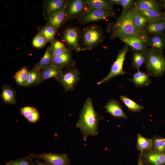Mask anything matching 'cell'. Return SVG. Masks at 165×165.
<instances>
[{"instance_id":"23","label":"cell","mask_w":165,"mask_h":165,"mask_svg":"<svg viewBox=\"0 0 165 165\" xmlns=\"http://www.w3.org/2000/svg\"><path fill=\"white\" fill-rule=\"evenodd\" d=\"M136 8L149 22L165 20L163 13L161 12L153 10H141Z\"/></svg>"},{"instance_id":"14","label":"cell","mask_w":165,"mask_h":165,"mask_svg":"<svg viewBox=\"0 0 165 165\" xmlns=\"http://www.w3.org/2000/svg\"><path fill=\"white\" fill-rule=\"evenodd\" d=\"M107 112L113 117L117 118H127L119 102L115 100L111 99L105 106Z\"/></svg>"},{"instance_id":"36","label":"cell","mask_w":165,"mask_h":165,"mask_svg":"<svg viewBox=\"0 0 165 165\" xmlns=\"http://www.w3.org/2000/svg\"><path fill=\"white\" fill-rule=\"evenodd\" d=\"M154 148L156 151L165 152V138L157 139L154 141Z\"/></svg>"},{"instance_id":"10","label":"cell","mask_w":165,"mask_h":165,"mask_svg":"<svg viewBox=\"0 0 165 165\" xmlns=\"http://www.w3.org/2000/svg\"><path fill=\"white\" fill-rule=\"evenodd\" d=\"M80 37L79 30L75 27H68L63 32L64 41L72 49L77 52L81 51L79 43Z\"/></svg>"},{"instance_id":"13","label":"cell","mask_w":165,"mask_h":165,"mask_svg":"<svg viewBox=\"0 0 165 165\" xmlns=\"http://www.w3.org/2000/svg\"><path fill=\"white\" fill-rule=\"evenodd\" d=\"M133 7L145 10H153L161 12L163 8L161 1L156 0H137L133 1Z\"/></svg>"},{"instance_id":"37","label":"cell","mask_w":165,"mask_h":165,"mask_svg":"<svg viewBox=\"0 0 165 165\" xmlns=\"http://www.w3.org/2000/svg\"><path fill=\"white\" fill-rule=\"evenodd\" d=\"M36 109V108L34 107L25 106L20 108V112L21 115L27 118Z\"/></svg>"},{"instance_id":"17","label":"cell","mask_w":165,"mask_h":165,"mask_svg":"<svg viewBox=\"0 0 165 165\" xmlns=\"http://www.w3.org/2000/svg\"><path fill=\"white\" fill-rule=\"evenodd\" d=\"M66 20V13L65 8L54 12L48 16V23L52 25L57 30Z\"/></svg>"},{"instance_id":"32","label":"cell","mask_w":165,"mask_h":165,"mask_svg":"<svg viewBox=\"0 0 165 165\" xmlns=\"http://www.w3.org/2000/svg\"><path fill=\"white\" fill-rule=\"evenodd\" d=\"M120 99L128 109L132 112H139L144 108L143 106L137 103L125 95L121 96Z\"/></svg>"},{"instance_id":"27","label":"cell","mask_w":165,"mask_h":165,"mask_svg":"<svg viewBox=\"0 0 165 165\" xmlns=\"http://www.w3.org/2000/svg\"><path fill=\"white\" fill-rule=\"evenodd\" d=\"M40 70L34 68L29 71L28 78L26 84L27 87L38 85L42 82Z\"/></svg>"},{"instance_id":"38","label":"cell","mask_w":165,"mask_h":165,"mask_svg":"<svg viewBox=\"0 0 165 165\" xmlns=\"http://www.w3.org/2000/svg\"><path fill=\"white\" fill-rule=\"evenodd\" d=\"M40 116V114L38 111L36 109L26 119L29 122L35 123L39 120Z\"/></svg>"},{"instance_id":"29","label":"cell","mask_w":165,"mask_h":165,"mask_svg":"<svg viewBox=\"0 0 165 165\" xmlns=\"http://www.w3.org/2000/svg\"><path fill=\"white\" fill-rule=\"evenodd\" d=\"M57 30L48 23L40 29L39 32L45 37L47 42L51 43L54 40Z\"/></svg>"},{"instance_id":"11","label":"cell","mask_w":165,"mask_h":165,"mask_svg":"<svg viewBox=\"0 0 165 165\" xmlns=\"http://www.w3.org/2000/svg\"><path fill=\"white\" fill-rule=\"evenodd\" d=\"M146 39L141 36H131L123 37L120 39L125 45L131 47L133 50L146 53L148 49Z\"/></svg>"},{"instance_id":"15","label":"cell","mask_w":165,"mask_h":165,"mask_svg":"<svg viewBox=\"0 0 165 165\" xmlns=\"http://www.w3.org/2000/svg\"><path fill=\"white\" fill-rule=\"evenodd\" d=\"M144 31L147 36L165 34V20L148 22Z\"/></svg>"},{"instance_id":"7","label":"cell","mask_w":165,"mask_h":165,"mask_svg":"<svg viewBox=\"0 0 165 165\" xmlns=\"http://www.w3.org/2000/svg\"><path fill=\"white\" fill-rule=\"evenodd\" d=\"M80 72L75 68H72L62 74L57 80L66 92L73 90L79 80Z\"/></svg>"},{"instance_id":"3","label":"cell","mask_w":165,"mask_h":165,"mask_svg":"<svg viewBox=\"0 0 165 165\" xmlns=\"http://www.w3.org/2000/svg\"><path fill=\"white\" fill-rule=\"evenodd\" d=\"M146 55L145 64L148 74L155 77L163 75L165 73V57L163 53L149 48Z\"/></svg>"},{"instance_id":"40","label":"cell","mask_w":165,"mask_h":165,"mask_svg":"<svg viewBox=\"0 0 165 165\" xmlns=\"http://www.w3.org/2000/svg\"><path fill=\"white\" fill-rule=\"evenodd\" d=\"M108 1L113 6L114 4L120 6L122 0H109Z\"/></svg>"},{"instance_id":"20","label":"cell","mask_w":165,"mask_h":165,"mask_svg":"<svg viewBox=\"0 0 165 165\" xmlns=\"http://www.w3.org/2000/svg\"><path fill=\"white\" fill-rule=\"evenodd\" d=\"M2 91L1 97L3 102L6 104H15L16 102V90L8 85H2Z\"/></svg>"},{"instance_id":"12","label":"cell","mask_w":165,"mask_h":165,"mask_svg":"<svg viewBox=\"0 0 165 165\" xmlns=\"http://www.w3.org/2000/svg\"><path fill=\"white\" fill-rule=\"evenodd\" d=\"M146 42L150 48L163 53L165 48V34L147 36Z\"/></svg>"},{"instance_id":"25","label":"cell","mask_w":165,"mask_h":165,"mask_svg":"<svg viewBox=\"0 0 165 165\" xmlns=\"http://www.w3.org/2000/svg\"><path fill=\"white\" fill-rule=\"evenodd\" d=\"M146 58V53L133 50L132 58V67L137 70L145 64Z\"/></svg>"},{"instance_id":"19","label":"cell","mask_w":165,"mask_h":165,"mask_svg":"<svg viewBox=\"0 0 165 165\" xmlns=\"http://www.w3.org/2000/svg\"><path fill=\"white\" fill-rule=\"evenodd\" d=\"M61 68L52 64L40 70L42 82L49 79L55 77L57 79L63 73Z\"/></svg>"},{"instance_id":"28","label":"cell","mask_w":165,"mask_h":165,"mask_svg":"<svg viewBox=\"0 0 165 165\" xmlns=\"http://www.w3.org/2000/svg\"><path fill=\"white\" fill-rule=\"evenodd\" d=\"M87 2L90 9H113L108 0H87Z\"/></svg>"},{"instance_id":"43","label":"cell","mask_w":165,"mask_h":165,"mask_svg":"<svg viewBox=\"0 0 165 165\" xmlns=\"http://www.w3.org/2000/svg\"><path fill=\"white\" fill-rule=\"evenodd\" d=\"M164 12L163 13V16L164 17V18L165 19V7H164Z\"/></svg>"},{"instance_id":"16","label":"cell","mask_w":165,"mask_h":165,"mask_svg":"<svg viewBox=\"0 0 165 165\" xmlns=\"http://www.w3.org/2000/svg\"><path fill=\"white\" fill-rule=\"evenodd\" d=\"M74 64L71 52L69 49L60 56H53L52 64L59 68L62 69L70 65L73 66Z\"/></svg>"},{"instance_id":"24","label":"cell","mask_w":165,"mask_h":165,"mask_svg":"<svg viewBox=\"0 0 165 165\" xmlns=\"http://www.w3.org/2000/svg\"><path fill=\"white\" fill-rule=\"evenodd\" d=\"M133 14V21L135 26L139 30L144 31V29L149 22L141 15L135 7L131 8Z\"/></svg>"},{"instance_id":"26","label":"cell","mask_w":165,"mask_h":165,"mask_svg":"<svg viewBox=\"0 0 165 165\" xmlns=\"http://www.w3.org/2000/svg\"><path fill=\"white\" fill-rule=\"evenodd\" d=\"M53 55L50 47L46 49L45 52L40 61L33 67L39 70L52 64Z\"/></svg>"},{"instance_id":"30","label":"cell","mask_w":165,"mask_h":165,"mask_svg":"<svg viewBox=\"0 0 165 165\" xmlns=\"http://www.w3.org/2000/svg\"><path fill=\"white\" fill-rule=\"evenodd\" d=\"M29 71L25 68H22L15 74L13 77L17 84L25 86L28 78Z\"/></svg>"},{"instance_id":"5","label":"cell","mask_w":165,"mask_h":165,"mask_svg":"<svg viewBox=\"0 0 165 165\" xmlns=\"http://www.w3.org/2000/svg\"><path fill=\"white\" fill-rule=\"evenodd\" d=\"M129 47L125 45L124 47L119 51L117 56L110 68V72L105 77L98 82L99 85L108 82L110 79L118 75H124L126 72L123 69V66L126 55L129 51Z\"/></svg>"},{"instance_id":"21","label":"cell","mask_w":165,"mask_h":165,"mask_svg":"<svg viewBox=\"0 0 165 165\" xmlns=\"http://www.w3.org/2000/svg\"><path fill=\"white\" fill-rule=\"evenodd\" d=\"M67 1L64 0L48 1L45 4V12L48 16L51 14L65 8Z\"/></svg>"},{"instance_id":"22","label":"cell","mask_w":165,"mask_h":165,"mask_svg":"<svg viewBox=\"0 0 165 165\" xmlns=\"http://www.w3.org/2000/svg\"><path fill=\"white\" fill-rule=\"evenodd\" d=\"M147 160L152 165L165 164V152H151L145 156Z\"/></svg>"},{"instance_id":"1","label":"cell","mask_w":165,"mask_h":165,"mask_svg":"<svg viewBox=\"0 0 165 165\" xmlns=\"http://www.w3.org/2000/svg\"><path fill=\"white\" fill-rule=\"evenodd\" d=\"M133 14L130 9L122 13L115 22L110 23L106 31L110 34L111 39L120 38L129 36H136L147 38V35L144 31L138 29L134 23Z\"/></svg>"},{"instance_id":"31","label":"cell","mask_w":165,"mask_h":165,"mask_svg":"<svg viewBox=\"0 0 165 165\" xmlns=\"http://www.w3.org/2000/svg\"><path fill=\"white\" fill-rule=\"evenodd\" d=\"M152 143V139L145 138L140 134L137 135V147L142 155L143 151L151 149Z\"/></svg>"},{"instance_id":"39","label":"cell","mask_w":165,"mask_h":165,"mask_svg":"<svg viewBox=\"0 0 165 165\" xmlns=\"http://www.w3.org/2000/svg\"><path fill=\"white\" fill-rule=\"evenodd\" d=\"M133 1V0H122L120 4L123 8L122 13H123L130 9L132 6Z\"/></svg>"},{"instance_id":"9","label":"cell","mask_w":165,"mask_h":165,"mask_svg":"<svg viewBox=\"0 0 165 165\" xmlns=\"http://www.w3.org/2000/svg\"><path fill=\"white\" fill-rule=\"evenodd\" d=\"M32 158L43 160L50 165H70V160L66 154H57L53 153H43L40 154L29 153L28 155Z\"/></svg>"},{"instance_id":"6","label":"cell","mask_w":165,"mask_h":165,"mask_svg":"<svg viewBox=\"0 0 165 165\" xmlns=\"http://www.w3.org/2000/svg\"><path fill=\"white\" fill-rule=\"evenodd\" d=\"M67 20L78 19L90 9L87 0L67 1L65 8Z\"/></svg>"},{"instance_id":"18","label":"cell","mask_w":165,"mask_h":165,"mask_svg":"<svg viewBox=\"0 0 165 165\" xmlns=\"http://www.w3.org/2000/svg\"><path fill=\"white\" fill-rule=\"evenodd\" d=\"M150 75L148 73L142 72L139 69L133 75L132 78L128 80L133 83L138 87L147 86L151 82Z\"/></svg>"},{"instance_id":"4","label":"cell","mask_w":165,"mask_h":165,"mask_svg":"<svg viewBox=\"0 0 165 165\" xmlns=\"http://www.w3.org/2000/svg\"><path fill=\"white\" fill-rule=\"evenodd\" d=\"M105 35L102 28L98 25L92 24L84 28L81 35V50H89L103 41Z\"/></svg>"},{"instance_id":"8","label":"cell","mask_w":165,"mask_h":165,"mask_svg":"<svg viewBox=\"0 0 165 165\" xmlns=\"http://www.w3.org/2000/svg\"><path fill=\"white\" fill-rule=\"evenodd\" d=\"M116 18L113 9H90L78 19L82 24H85L105 19L108 17Z\"/></svg>"},{"instance_id":"2","label":"cell","mask_w":165,"mask_h":165,"mask_svg":"<svg viewBox=\"0 0 165 165\" xmlns=\"http://www.w3.org/2000/svg\"><path fill=\"white\" fill-rule=\"evenodd\" d=\"M100 116L94 110L92 99L88 97L81 110L76 126L79 128L86 141L89 136H95L99 134L98 125Z\"/></svg>"},{"instance_id":"33","label":"cell","mask_w":165,"mask_h":165,"mask_svg":"<svg viewBox=\"0 0 165 165\" xmlns=\"http://www.w3.org/2000/svg\"><path fill=\"white\" fill-rule=\"evenodd\" d=\"M50 47L52 55L56 56L62 55L68 49L63 42L55 40L51 42Z\"/></svg>"},{"instance_id":"42","label":"cell","mask_w":165,"mask_h":165,"mask_svg":"<svg viewBox=\"0 0 165 165\" xmlns=\"http://www.w3.org/2000/svg\"><path fill=\"white\" fill-rule=\"evenodd\" d=\"M138 165H144L142 160L141 159H139L138 161Z\"/></svg>"},{"instance_id":"34","label":"cell","mask_w":165,"mask_h":165,"mask_svg":"<svg viewBox=\"0 0 165 165\" xmlns=\"http://www.w3.org/2000/svg\"><path fill=\"white\" fill-rule=\"evenodd\" d=\"M33 158L28 156L15 160H10L6 165H35Z\"/></svg>"},{"instance_id":"41","label":"cell","mask_w":165,"mask_h":165,"mask_svg":"<svg viewBox=\"0 0 165 165\" xmlns=\"http://www.w3.org/2000/svg\"><path fill=\"white\" fill-rule=\"evenodd\" d=\"M35 162L36 165H50L46 162L42 163L38 158H36Z\"/></svg>"},{"instance_id":"35","label":"cell","mask_w":165,"mask_h":165,"mask_svg":"<svg viewBox=\"0 0 165 165\" xmlns=\"http://www.w3.org/2000/svg\"><path fill=\"white\" fill-rule=\"evenodd\" d=\"M47 42L45 37L38 32L34 38L32 43L34 47L41 48L44 47Z\"/></svg>"}]
</instances>
